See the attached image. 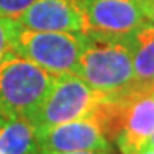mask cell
<instances>
[{"instance_id":"9c48e42d","label":"cell","mask_w":154,"mask_h":154,"mask_svg":"<svg viewBox=\"0 0 154 154\" xmlns=\"http://www.w3.org/2000/svg\"><path fill=\"white\" fill-rule=\"evenodd\" d=\"M134 60V87L131 93H154V24L148 22L128 36Z\"/></svg>"},{"instance_id":"ba28073f","label":"cell","mask_w":154,"mask_h":154,"mask_svg":"<svg viewBox=\"0 0 154 154\" xmlns=\"http://www.w3.org/2000/svg\"><path fill=\"white\" fill-rule=\"evenodd\" d=\"M154 134V93L134 94L126 112L124 124L116 137L121 154H140Z\"/></svg>"},{"instance_id":"5bb4252c","label":"cell","mask_w":154,"mask_h":154,"mask_svg":"<svg viewBox=\"0 0 154 154\" xmlns=\"http://www.w3.org/2000/svg\"><path fill=\"white\" fill-rule=\"evenodd\" d=\"M57 154H112V151H77V152H57Z\"/></svg>"},{"instance_id":"9a60e30c","label":"cell","mask_w":154,"mask_h":154,"mask_svg":"<svg viewBox=\"0 0 154 154\" xmlns=\"http://www.w3.org/2000/svg\"><path fill=\"white\" fill-rule=\"evenodd\" d=\"M146 148H151V149H154V134L151 135V138H149L148 145H146Z\"/></svg>"},{"instance_id":"4fadbf2b","label":"cell","mask_w":154,"mask_h":154,"mask_svg":"<svg viewBox=\"0 0 154 154\" xmlns=\"http://www.w3.org/2000/svg\"><path fill=\"white\" fill-rule=\"evenodd\" d=\"M148 22L154 24V0H138Z\"/></svg>"},{"instance_id":"3957f363","label":"cell","mask_w":154,"mask_h":154,"mask_svg":"<svg viewBox=\"0 0 154 154\" xmlns=\"http://www.w3.org/2000/svg\"><path fill=\"white\" fill-rule=\"evenodd\" d=\"M85 46V33L43 32L19 25L13 41V52L29 58L54 75L75 72Z\"/></svg>"},{"instance_id":"30bf717a","label":"cell","mask_w":154,"mask_h":154,"mask_svg":"<svg viewBox=\"0 0 154 154\" xmlns=\"http://www.w3.org/2000/svg\"><path fill=\"white\" fill-rule=\"evenodd\" d=\"M0 154H39L35 129L25 118H11L0 126Z\"/></svg>"},{"instance_id":"7a4b0ae2","label":"cell","mask_w":154,"mask_h":154,"mask_svg":"<svg viewBox=\"0 0 154 154\" xmlns=\"http://www.w3.org/2000/svg\"><path fill=\"white\" fill-rule=\"evenodd\" d=\"M55 77L29 58L8 52L0 60V116L30 120L51 93Z\"/></svg>"},{"instance_id":"8992f818","label":"cell","mask_w":154,"mask_h":154,"mask_svg":"<svg viewBox=\"0 0 154 154\" xmlns=\"http://www.w3.org/2000/svg\"><path fill=\"white\" fill-rule=\"evenodd\" d=\"M35 135L39 154L110 151V142L91 118L61 123Z\"/></svg>"},{"instance_id":"7c38bea8","label":"cell","mask_w":154,"mask_h":154,"mask_svg":"<svg viewBox=\"0 0 154 154\" xmlns=\"http://www.w3.org/2000/svg\"><path fill=\"white\" fill-rule=\"evenodd\" d=\"M35 0H0V17L17 20Z\"/></svg>"},{"instance_id":"2e32d148","label":"cell","mask_w":154,"mask_h":154,"mask_svg":"<svg viewBox=\"0 0 154 154\" xmlns=\"http://www.w3.org/2000/svg\"><path fill=\"white\" fill-rule=\"evenodd\" d=\"M140 154H154V149H151V148H145Z\"/></svg>"},{"instance_id":"277c9868","label":"cell","mask_w":154,"mask_h":154,"mask_svg":"<svg viewBox=\"0 0 154 154\" xmlns=\"http://www.w3.org/2000/svg\"><path fill=\"white\" fill-rule=\"evenodd\" d=\"M104 94L85 83L72 72L60 74L55 77L52 90L43 106L30 118L35 134H39L52 126L61 123L90 118L96 104Z\"/></svg>"},{"instance_id":"8fae6325","label":"cell","mask_w":154,"mask_h":154,"mask_svg":"<svg viewBox=\"0 0 154 154\" xmlns=\"http://www.w3.org/2000/svg\"><path fill=\"white\" fill-rule=\"evenodd\" d=\"M17 29H19L17 20L0 17V60L8 52L13 51V41H14Z\"/></svg>"},{"instance_id":"52a82bcc","label":"cell","mask_w":154,"mask_h":154,"mask_svg":"<svg viewBox=\"0 0 154 154\" xmlns=\"http://www.w3.org/2000/svg\"><path fill=\"white\" fill-rule=\"evenodd\" d=\"M17 24L30 30L87 33L82 0H35Z\"/></svg>"},{"instance_id":"e0dca14e","label":"cell","mask_w":154,"mask_h":154,"mask_svg":"<svg viewBox=\"0 0 154 154\" xmlns=\"http://www.w3.org/2000/svg\"><path fill=\"white\" fill-rule=\"evenodd\" d=\"M5 121H6V120H3V118H2V116H0V126H2V124H3Z\"/></svg>"},{"instance_id":"6da1fadb","label":"cell","mask_w":154,"mask_h":154,"mask_svg":"<svg viewBox=\"0 0 154 154\" xmlns=\"http://www.w3.org/2000/svg\"><path fill=\"white\" fill-rule=\"evenodd\" d=\"M75 75L104 96H123L134 87V60L128 36L85 33Z\"/></svg>"},{"instance_id":"5b68a950","label":"cell","mask_w":154,"mask_h":154,"mask_svg":"<svg viewBox=\"0 0 154 154\" xmlns=\"http://www.w3.org/2000/svg\"><path fill=\"white\" fill-rule=\"evenodd\" d=\"M87 32L129 36L148 24L138 0H82Z\"/></svg>"}]
</instances>
